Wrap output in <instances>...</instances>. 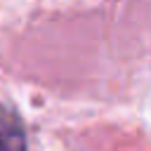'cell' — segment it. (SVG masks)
<instances>
[{
    "label": "cell",
    "mask_w": 151,
    "mask_h": 151,
    "mask_svg": "<svg viewBox=\"0 0 151 151\" xmlns=\"http://www.w3.org/2000/svg\"><path fill=\"white\" fill-rule=\"evenodd\" d=\"M0 151H26L21 120L5 106H0Z\"/></svg>",
    "instance_id": "6da1fadb"
}]
</instances>
